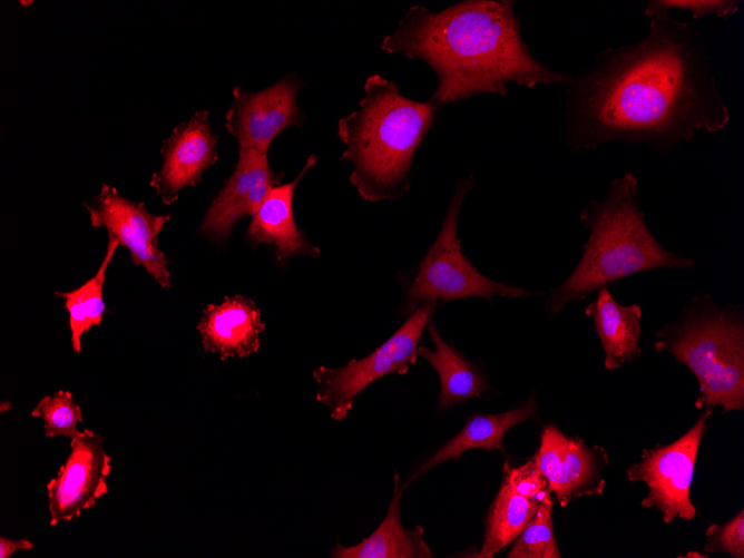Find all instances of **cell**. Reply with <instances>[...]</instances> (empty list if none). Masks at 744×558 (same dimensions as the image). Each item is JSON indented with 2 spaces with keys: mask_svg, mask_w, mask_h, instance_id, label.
I'll list each match as a JSON object with an SVG mask.
<instances>
[{
  "mask_svg": "<svg viewBox=\"0 0 744 558\" xmlns=\"http://www.w3.org/2000/svg\"><path fill=\"white\" fill-rule=\"evenodd\" d=\"M566 92L572 151L621 141L667 154L696 131H719L731 120L706 39L668 11L652 17L639 41L598 51Z\"/></svg>",
  "mask_w": 744,
  "mask_h": 558,
  "instance_id": "1",
  "label": "cell"
},
{
  "mask_svg": "<svg viewBox=\"0 0 744 558\" xmlns=\"http://www.w3.org/2000/svg\"><path fill=\"white\" fill-rule=\"evenodd\" d=\"M381 49L432 68L438 85L429 100L438 109L481 94L505 97L509 84L532 89L572 80L530 52L509 0H464L440 11L414 4Z\"/></svg>",
  "mask_w": 744,
  "mask_h": 558,
  "instance_id": "2",
  "label": "cell"
},
{
  "mask_svg": "<svg viewBox=\"0 0 744 558\" xmlns=\"http://www.w3.org/2000/svg\"><path fill=\"white\" fill-rule=\"evenodd\" d=\"M363 88L359 108L337 121L341 159L352 164L350 182L363 199L397 200L410 189L413 157L439 109L404 97L378 74Z\"/></svg>",
  "mask_w": 744,
  "mask_h": 558,
  "instance_id": "3",
  "label": "cell"
},
{
  "mask_svg": "<svg viewBox=\"0 0 744 558\" xmlns=\"http://www.w3.org/2000/svg\"><path fill=\"white\" fill-rule=\"evenodd\" d=\"M580 222L589 236L576 267L545 302L551 314L633 274L696 265L666 249L653 235L639 206L638 180L633 173L613 179L603 199H590L580 212Z\"/></svg>",
  "mask_w": 744,
  "mask_h": 558,
  "instance_id": "4",
  "label": "cell"
},
{
  "mask_svg": "<svg viewBox=\"0 0 744 558\" xmlns=\"http://www.w3.org/2000/svg\"><path fill=\"white\" fill-rule=\"evenodd\" d=\"M656 351L687 366L699 384L697 408H744V323L737 306L696 296L681 317L657 333Z\"/></svg>",
  "mask_w": 744,
  "mask_h": 558,
  "instance_id": "5",
  "label": "cell"
},
{
  "mask_svg": "<svg viewBox=\"0 0 744 558\" xmlns=\"http://www.w3.org/2000/svg\"><path fill=\"white\" fill-rule=\"evenodd\" d=\"M474 184L472 175L456 183L440 231L407 284L402 315H410L427 302L439 304L478 297L491 303L493 296L527 298L540 294L493 281L482 275L464 256L458 223L464 198Z\"/></svg>",
  "mask_w": 744,
  "mask_h": 558,
  "instance_id": "6",
  "label": "cell"
},
{
  "mask_svg": "<svg viewBox=\"0 0 744 558\" xmlns=\"http://www.w3.org/2000/svg\"><path fill=\"white\" fill-rule=\"evenodd\" d=\"M437 302L421 304L381 346L368 356L352 359L345 366H319L313 371L317 383L316 400L324 404L332 419L342 421L356 397L378 379L388 374H404L417 362L418 344Z\"/></svg>",
  "mask_w": 744,
  "mask_h": 558,
  "instance_id": "7",
  "label": "cell"
},
{
  "mask_svg": "<svg viewBox=\"0 0 744 558\" xmlns=\"http://www.w3.org/2000/svg\"><path fill=\"white\" fill-rule=\"evenodd\" d=\"M711 413L707 409L696 423L673 443L644 450L640 461L627 469L629 481H643L648 488L642 506L657 508L665 523L676 518L692 520L696 515L689 490L698 448Z\"/></svg>",
  "mask_w": 744,
  "mask_h": 558,
  "instance_id": "8",
  "label": "cell"
},
{
  "mask_svg": "<svg viewBox=\"0 0 744 558\" xmlns=\"http://www.w3.org/2000/svg\"><path fill=\"white\" fill-rule=\"evenodd\" d=\"M94 227H105L109 238L127 247L135 265H141L160 286H170L168 262L158 245V234L170 215H154L143 203L131 202L108 185L84 204Z\"/></svg>",
  "mask_w": 744,
  "mask_h": 558,
  "instance_id": "9",
  "label": "cell"
},
{
  "mask_svg": "<svg viewBox=\"0 0 744 558\" xmlns=\"http://www.w3.org/2000/svg\"><path fill=\"white\" fill-rule=\"evenodd\" d=\"M301 87L297 77L290 74L261 91L233 89L225 127L237 139L238 150L267 154L271 143L282 130L303 126L305 117L296 101Z\"/></svg>",
  "mask_w": 744,
  "mask_h": 558,
  "instance_id": "10",
  "label": "cell"
},
{
  "mask_svg": "<svg viewBox=\"0 0 744 558\" xmlns=\"http://www.w3.org/2000/svg\"><path fill=\"white\" fill-rule=\"evenodd\" d=\"M110 460L101 434L85 429L71 438L66 462L47 484L51 526L79 517L108 492Z\"/></svg>",
  "mask_w": 744,
  "mask_h": 558,
  "instance_id": "11",
  "label": "cell"
},
{
  "mask_svg": "<svg viewBox=\"0 0 744 558\" xmlns=\"http://www.w3.org/2000/svg\"><path fill=\"white\" fill-rule=\"evenodd\" d=\"M532 459L561 507L575 498L601 495L605 489V451L565 435L555 425L544 428Z\"/></svg>",
  "mask_w": 744,
  "mask_h": 558,
  "instance_id": "12",
  "label": "cell"
},
{
  "mask_svg": "<svg viewBox=\"0 0 744 558\" xmlns=\"http://www.w3.org/2000/svg\"><path fill=\"white\" fill-rule=\"evenodd\" d=\"M283 176L271 168L267 154L238 150L235 170L207 209L200 233L218 244L226 242L236 223L253 216Z\"/></svg>",
  "mask_w": 744,
  "mask_h": 558,
  "instance_id": "13",
  "label": "cell"
},
{
  "mask_svg": "<svg viewBox=\"0 0 744 558\" xmlns=\"http://www.w3.org/2000/svg\"><path fill=\"white\" fill-rule=\"evenodd\" d=\"M164 164L151 176L150 185L163 203H174L180 190L200 182L216 163L217 136L212 133L208 111L199 110L176 126L161 147Z\"/></svg>",
  "mask_w": 744,
  "mask_h": 558,
  "instance_id": "14",
  "label": "cell"
},
{
  "mask_svg": "<svg viewBox=\"0 0 744 558\" xmlns=\"http://www.w3.org/2000/svg\"><path fill=\"white\" fill-rule=\"evenodd\" d=\"M317 157L311 155L295 179L274 186L253 215L247 239L253 245L266 244L273 247L277 262L288 257L307 255L317 257L320 248L312 245L305 233L298 228L293 214V195L297 183L314 166Z\"/></svg>",
  "mask_w": 744,
  "mask_h": 558,
  "instance_id": "15",
  "label": "cell"
},
{
  "mask_svg": "<svg viewBox=\"0 0 744 558\" xmlns=\"http://www.w3.org/2000/svg\"><path fill=\"white\" fill-rule=\"evenodd\" d=\"M197 330L204 350L217 353L224 361L257 352L265 324L252 300L235 295L226 296L221 304L207 305Z\"/></svg>",
  "mask_w": 744,
  "mask_h": 558,
  "instance_id": "16",
  "label": "cell"
},
{
  "mask_svg": "<svg viewBox=\"0 0 744 558\" xmlns=\"http://www.w3.org/2000/svg\"><path fill=\"white\" fill-rule=\"evenodd\" d=\"M597 292L596 300L586 306L585 313L593 319L594 329L600 340L605 368L609 371L617 370L642 354V307L637 304L618 303L608 287Z\"/></svg>",
  "mask_w": 744,
  "mask_h": 558,
  "instance_id": "17",
  "label": "cell"
},
{
  "mask_svg": "<svg viewBox=\"0 0 744 558\" xmlns=\"http://www.w3.org/2000/svg\"><path fill=\"white\" fill-rule=\"evenodd\" d=\"M433 349L418 346V356L424 358L440 379L439 407L448 409L466 400L481 397L488 382L480 368L446 342L432 320L425 326Z\"/></svg>",
  "mask_w": 744,
  "mask_h": 558,
  "instance_id": "18",
  "label": "cell"
},
{
  "mask_svg": "<svg viewBox=\"0 0 744 558\" xmlns=\"http://www.w3.org/2000/svg\"><path fill=\"white\" fill-rule=\"evenodd\" d=\"M388 513L381 525L358 545L343 547L336 544L331 557L334 558H430L431 550L423 540V528L405 529L400 519L398 474Z\"/></svg>",
  "mask_w": 744,
  "mask_h": 558,
  "instance_id": "19",
  "label": "cell"
},
{
  "mask_svg": "<svg viewBox=\"0 0 744 558\" xmlns=\"http://www.w3.org/2000/svg\"><path fill=\"white\" fill-rule=\"evenodd\" d=\"M537 410L533 397L516 409L497 414L474 413L467 421L463 429L449 440L437 453L425 461L414 478L430 470L439 463L459 458L464 451L481 448L487 451H503V437L513 425L528 420Z\"/></svg>",
  "mask_w": 744,
  "mask_h": 558,
  "instance_id": "20",
  "label": "cell"
},
{
  "mask_svg": "<svg viewBox=\"0 0 744 558\" xmlns=\"http://www.w3.org/2000/svg\"><path fill=\"white\" fill-rule=\"evenodd\" d=\"M541 502L517 492L503 479L489 510L483 544L476 557L491 558L516 540Z\"/></svg>",
  "mask_w": 744,
  "mask_h": 558,
  "instance_id": "21",
  "label": "cell"
},
{
  "mask_svg": "<svg viewBox=\"0 0 744 558\" xmlns=\"http://www.w3.org/2000/svg\"><path fill=\"white\" fill-rule=\"evenodd\" d=\"M116 239L109 238L105 258L97 273L84 285L70 292H57L56 295L66 300L65 307L69 312L71 345L76 353L81 350V335L94 325H99L106 310L102 298V286L107 267L118 247Z\"/></svg>",
  "mask_w": 744,
  "mask_h": 558,
  "instance_id": "22",
  "label": "cell"
},
{
  "mask_svg": "<svg viewBox=\"0 0 744 558\" xmlns=\"http://www.w3.org/2000/svg\"><path fill=\"white\" fill-rule=\"evenodd\" d=\"M552 506L554 499L550 493L516 538L513 547L507 555L508 558L561 557L552 528Z\"/></svg>",
  "mask_w": 744,
  "mask_h": 558,
  "instance_id": "23",
  "label": "cell"
},
{
  "mask_svg": "<svg viewBox=\"0 0 744 558\" xmlns=\"http://www.w3.org/2000/svg\"><path fill=\"white\" fill-rule=\"evenodd\" d=\"M31 414L42 419L47 437L75 438L80 433L77 424L82 421L81 409L69 391L43 397Z\"/></svg>",
  "mask_w": 744,
  "mask_h": 558,
  "instance_id": "24",
  "label": "cell"
},
{
  "mask_svg": "<svg viewBox=\"0 0 744 558\" xmlns=\"http://www.w3.org/2000/svg\"><path fill=\"white\" fill-rule=\"evenodd\" d=\"M742 1L736 0H649L644 8L646 17L678 9L688 11L694 20L706 16L727 19L738 11Z\"/></svg>",
  "mask_w": 744,
  "mask_h": 558,
  "instance_id": "25",
  "label": "cell"
},
{
  "mask_svg": "<svg viewBox=\"0 0 744 558\" xmlns=\"http://www.w3.org/2000/svg\"><path fill=\"white\" fill-rule=\"evenodd\" d=\"M706 551H723L734 558L744 557V512L741 510L724 525H712L706 530Z\"/></svg>",
  "mask_w": 744,
  "mask_h": 558,
  "instance_id": "26",
  "label": "cell"
},
{
  "mask_svg": "<svg viewBox=\"0 0 744 558\" xmlns=\"http://www.w3.org/2000/svg\"><path fill=\"white\" fill-rule=\"evenodd\" d=\"M503 479L517 492L530 499L542 501L548 495L552 493L546 478L540 473L533 459L515 468L506 463Z\"/></svg>",
  "mask_w": 744,
  "mask_h": 558,
  "instance_id": "27",
  "label": "cell"
},
{
  "mask_svg": "<svg viewBox=\"0 0 744 558\" xmlns=\"http://www.w3.org/2000/svg\"><path fill=\"white\" fill-rule=\"evenodd\" d=\"M33 548V544L27 539L12 540L0 537V558H9L18 550H29Z\"/></svg>",
  "mask_w": 744,
  "mask_h": 558,
  "instance_id": "28",
  "label": "cell"
},
{
  "mask_svg": "<svg viewBox=\"0 0 744 558\" xmlns=\"http://www.w3.org/2000/svg\"><path fill=\"white\" fill-rule=\"evenodd\" d=\"M0 407H1V409H0L1 413H4L6 409L7 410L11 409V403L10 402H1Z\"/></svg>",
  "mask_w": 744,
  "mask_h": 558,
  "instance_id": "29",
  "label": "cell"
}]
</instances>
